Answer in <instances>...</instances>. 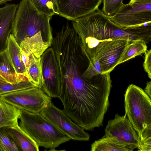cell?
Masks as SVG:
<instances>
[{"instance_id": "cell-1", "label": "cell", "mask_w": 151, "mask_h": 151, "mask_svg": "<svg viewBox=\"0 0 151 151\" xmlns=\"http://www.w3.org/2000/svg\"><path fill=\"white\" fill-rule=\"evenodd\" d=\"M111 87L110 73L101 74L79 86L61 88L58 98L64 112L74 122L91 130L103 125Z\"/></svg>"}, {"instance_id": "cell-2", "label": "cell", "mask_w": 151, "mask_h": 151, "mask_svg": "<svg viewBox=\"0 0 151 151\" xmlns=\"http://www.w3.org/2000/svg\"><path fill=\"white\" fill-rule=\"evenodd\" d=\"M52 17L40 13L31 0H21L18 4L12 34L20 45L24 40L31 48L45 50L53 39L50 21Z\"/></svg>"}, {"instance_id": "cell-3", "label": "cell", "mask_w": 151, "mask_h": 151, "mask_svg": "<svg viewBox=\"0 0 151 151\" xmlns=\"http://www.w3.org/2000/svg\"><path fill=\"white\" fill-rule=\"evenodd\" d=\"M72 21V26L80 40L82 53L90 61L96 57L100 45L112 38L116 24L109 16L99 8L89 14Z\"/></svg>"}, {"instance_id": "cell-4", "label": "cell", "mask_w": 151, "mask_h": 151, "mask_svg": "<svg viewBox=\"0 0 151 151\" xmlns=\"http://www.w3.org/2000/svg\"><path fill=\"white\" fill-rule=\"evenodd\" d=\"M20 110L19 126L39 147L55 150L60 145L71 139L40 113Z\"/></svg>"}, {"instance_id": "cell-5", "label": "cell", "mask_w": 151, "mask_h": 151, "mask_svg": "<svg viewBox=\"0 0 151 151\" xmlns=\"http://www.w3.org/2000/svg\"><path fill=\"white\" fill-rule=\"evenodd\" d=\"M125 114L141 139L145 129L151 126V98L140 87H128L124 95Z\"/></svg>"}, {"instance_id": "cell-6", "label": "cell", "mask_w": 151, "mask_h": 151, "mask_svg": "<svg viewBox=\"0 0 151 151\" xmlns=\"http://www.w3.org/2000/svg\"><path fill=\"white\" fill-rule=\"evenodd\" d=\"M0 99L18 109L34 113H40L52 100L41 88L36 86L2 95Z\"/></svg>"}, {"instance_id": "cell-7", "label": "cell", "mask_w": 151, "mask_h": 151, "mask_svg": "<svg viewBox=\"0 0 151 151\" xmlns=\"http://www.w3.org/2000/svg\"><path fill=\"white\" fill-rule=\"evenodd\" d=\"M109 18L115 24L124 29L151 23V2L123 4Z\"/></svg>"}, {"instance_id": "cell-8", "label": "cell", "mask_w": 151, "mask_h": 151, "mask_svg": "<svg viewBox=\"0 0 151 151\" xmlns=\"http://www.w3.org/2000/svg\"><path fill=\"white\" fill-rule=\"evenodd\" d=\"M40 113L71 139L79 141L89 140V134L52 102Z\"/></svg>"}, {"instance_id": "cell-9", "label": "cell", "mask_w": 151, "mask_h": 151, "mask_svg": "<svg viewBox=\"0 0 151 151\" xmlns=\"http://www.w3.org/2000/svg\"><path fill=\"white\" fill-rule=\"evenodd\" d=\"M126 115L120 116L118 114L114 118L108 121L104 137H110L121 143L134 149L139 146V136Z\"/></svg>"}, {"instance_id": "cell-10", "label": "cell", "mask_w": 151, "mask_h": 151, "mask_svg": "<svg viewBox=\"0 0 151 151\" xmlns=\"http://www.w3.org/2000/svg\"><path fill=\"white\" fill-rule=\"evenodd\" d=\"M131 41L111 38L100 45L94 59L99 60L102 74L110 73L119 65L126 47Z\"/></svg>"}, {"instance_id": "cell-11", "label": "cell", "mask_w": 151, "mask_h": 151, "mask_svg": "<svg viewBox=\"0 0 151 151\" xmlns=\"http://www.w3.org/2000/svg\"><path fill=\"white\" fill-rule=\"evenodd\" d=\"M43 77L42 90L50 97L58 98L60 82L55 54L51 47L47 48L40 57Z\"/></svg>"}, {"instance_id": "cell-12", "label": "cell", "mask_w": 151, "mask_h": 151, "mask_svg": "<svg viewBox=\"0 0 151 151\" xmlns=\"http://www.w3.org/2000/svg\"><path fill=\"white\" fill-rule=\"evenodd\" d=\"M59 15L73 20L95 11L102 0H55Z\"/></svg>"}, {"instance_id": "cell-13", "label": "cell", "mask_w": 151, "mask_h": 151, "mask_svg": "<svg viewBox=\"0 0 151 151\" xmlns=\"http://www.w3.org/2000/svg\"><path fill=\"white\" fill-rule=\"evenodd\" d=\"M18 6L14 4H8L0 7V53L7 49Z\"/></svg>"}, {"instance_id": "cell-14", "label": "cell", "mask_w": 151, "mask_h": 151, "mask_svg": "<svg viewBox=\"0 0 151 151\" xmlns=\"http://www.w3.org/2000/svg\"><path fill=\"white\" fill-rule=\"evenodd\" d=\"M6 50L11 63L17 73L26 81H30L22 59L20 45L12 34L9 38Z\"/></svg>"}, {"instance_id": "cell-15", "label": "cell", "mask_w": 151, "mask_h": 151, "mask_svg": "<svg viewBox=\"0 0 151 151\" xmlns=\"http://www.w3.org/2000/svg\"><path fill=\"white\" fill-rule=\"evenodd\" d=\"M17 145L20 151H39V146L19 125L5 127Z\"/></svg>"}, {"instance_id": "cell-16", "label": "cell", "mask_w": 151, "mask_h": 151, "mask_svg": "<svg viewBox=\"0 0 151 151\" xmlns=\"http://www.w3.org/2000/svg\"><path fill=\"white\" fill-rule=\"evenodd\" d=\"M20 109L0 99V128L19 125Z\"/></svg>"}, {"instance_id": "cell-17", "label": "cell", "mask_w": 151, "mask_h": 151, "mask_svg": "<svg viewBox=\"0 0 151 151\" xmlns=\"http://www.w3.org/2000/svg\"><path fill=\"white\" fill-rule=\"evenodd\" d=\"M0 73L8 83L27 81L16 72L9 59L6 49L0 53Z\"/></svg>"}, {"instance_id": "cell-18", "label": "cell", "mask_w": 151, "mask_h": 151, "mask_svg": "<svg viewBox=\"0 0 151 151\" xmlns=\"http://www.w3.org/2000/svg\"><path fill=\"white\" fill-rule=\"evenodd\" d=\"M134 148L122 144L110 137H103L95 141L91 145V151H131Z\"/></svg>"}, {"instance_id": "cell-19", "label": "cell", "mask_w": 151, "mask_h": 151, "mask_svg": "<svg viewBox=\"0 0 151 151\" xmlns=\"http://www.w3.org/2000/svg\"><path fill=\"white\" fill-rule=\"evenodd\" d=\"M147 48L146 43L142 40L131 41L126 47L119 65L145 53L147 50Z\"/></svg>"}, {"instance_id": "cell-20", "label": "cell", "mask_w": 151, "mask_h": 151, "mask_svg": "<svg viewBox=\"0 0 151 151\" xmlns=\"http://www.w3.org/2000/svg\"><path fill=\"white\" fill-rule=\"evenodd\" d=\"M29 81L41 88L43 82L40 58H35L27 70Z\"/></svg>"}, {"instance_id": "cell-21", "label": "cell", "mask_w": 151, "mask_h": 151, "mask_svg": "<svg viewBox=\"0 0 151 151\" xmlns=\"http://www.w3.org/2000/svg\"><path fill=\"white\" fill-rule=\"evenodd\" d=\"M37 9L41 13L52 17L59 15L55 0H31Z\"/></svg>"}, {"instance_id": "cell-22", "label": "cell", "mask_w": 151, "mask_h": 151, "mask_svg": "<svg viewBox=\"0 0 151 151\" xmlns=\"http://www.w3.org/2000/svg\"><path fill=\"white\" fill-rule=\"evenodd\" d=\"M0 151H20L17 144L4 127L0 128Z\"/></svg>"}, {"instance_id": "cell-23", "label": "cell", "mask_w": 151, "mask_h": 151, "mask_svg": "<svg viewBox=\"0 0 151 151\" xmlns=\"http://www.w3.org/2000/svg\"><path fill=\"white\" fill-rule=\"evenodd\" d=\"M36 86H37L30 81L14 84L0 82V96L11 92Z\"/></svg>"}, {"instance_id": "cell-24", "label": "cell", "mask_w": 151, "mask_h": 151, "mask_svg": "<svg viewBox=\"0 0 151 151\" xmlns=\"http://www.w3.org/2000/svg\"><path fill=\"white\" fill-rule=\"evenodd\" d=\"M123 1V0H102L103 6L101 11L108 16H112L124 4Z\"/></svg>"}, {"instance_id": "cell-25", "label": "cell", "mask_w": 151, "mask_h": 151, "mask_svg": "<svg viewBox=\"0 0 151 151\" xmlns=\"http://www.w3.org/2000/svg\"><path fill=\"white\" fill-rule=\"evenodd\" d=\"M102 74L99 60L93 59L89 61L87 68L82 74L85 78L91 79L96 76Z\"/></svg>"}, {"instance_id": "cell-26", "label": "cell", "mask_w": 151, "mask_h": 151, "mask_svg": "<svg viewBox=\"0 0 151 151\" xmlns=\"http://www.w3.org/2000/svg\"><path fill=\"white\" fill-rule=\"evenodd\" d=\"M137 148L139 151H151V126L147 128L143 132Z\"/></svg>"}, {"instance_id": "cell-27", "label": "cell", "mask_w": 151, "mask_h": 151, "mask_svg": "<svg viewBox=\"0 0 151 151\" xmlns=\"http://www.w3.org/2000/svg\"><path fill=\"white\" fill-rule=\"evenodd\" d=\"M19 45L22 59L27 71L32 61L35 57L30 51H28L22 45Z\"/></svg>"}, {"instance_id": "cell-28", "label": "cell", "mask_w": 151, "mask_h": 151, "mask_svg": "<svg viewBox=\"0 0 151 151\" xmlns=\"http://www.w3.org/2000/svg\"><path fill=\"white\" fill-rule=\"evenodd\" d=\"M145 53V61L143 66L145 71L147 73L148 76L151 78V50H147Z\"/></svg>"}, {"instance_id": "cell-29", "label": "cell", "mask_w": 151, "mask_h": 151, "mask_svg": "<svg viewBox=\"0 0 151 151\" xmlns=\"http://www.w3.org/2000/svg\"><path fill=\"white\" fill-rule=\"evenodd\" d=\"M144 91L151 98V81L147 82L146 86L145 89Z\"/></svg>"}, {"instance_id": "cell-30", "label": "cell", "mask_w": 151, "mask_h": 151, "mask_svg": "<svg viewBox=\"0 0 151 151\" xmlns=\"http://www.w3.org/2000/svg\"><path fill=\"white\" fill-rule=\"evenodd\" d=\"M151 2V0H130L129 3L130 4L135 3H144Z\"/></svg>"}, {"instance_id": "cell-31", "label": "cell", "mask_w": 151, "mask_h": 151, "mask_svg": "<svg viewBox=\"0 0 151 151\" xmlns=\"http://www.w3.org/2000/svg\"><path fill=\"white\" fill-rule=\"evenodd\" d=\"M0 82L7 83L5 79L0 73Z\"/></svg>"}, {"instance_id": "cell-32", "label": "cell", "mask_w": 151, "mask_h": 151, "mask_svg": "<svg viewBox=\"0 0 151 151\" xmlns=\"http://www.w3.org/2000/svg\"><path fill=\"white\" fill-rule=\"evenodd\" d=\"M13 0H0V4H5L6 2Z\"/></svg>"}]
</instances>
